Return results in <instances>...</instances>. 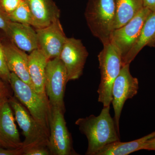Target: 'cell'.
<instances>
[{
    "label": "cell",
    "instance_id": "obj_1",
    "mask_svg": "<svg viewBox=\"0 0 155 155\" xmlns=\"http://www.w3.org/2000/svg\"><path fill=\"white\" fill-rule=\"evenodd\" d=\"M110 112V106L104 107L99 116L91 115L75 121V125L88 140L85 155H96L107 145L120 141L119 134Z\"/></svg>",
    "mask_w": 155,
    "mask_h": 155
},
{
    "label": "cell",
    "instance_id": "obj_2",
    "mask_svg": "<svg viewBox=\"0 0 155 155\" xmlns=\"http://www.w3.org/2000/svg\"><path fill=\"white\" fill-rule=\"evenodd\" d=\"M84 16L93 36L103 45L110 42L115 25V0H88Z\"/></svg>",
    "mask_w": 155,
    "mask_h": 155
},
{
    "label": "cell",
    "instance_id": "obj_3",
    "mask_svg": "<svg viewBox=\"0 0 155 155\" xmlns=\"http://www.w3.org/2000/svg\"><path fill=\"white\" fill-rule=\"evenodd\" d=\"M103 46V49L98 55L101 79L97 93L98 101L106 107L112 103L113 84L120 73L123 64L120 53L110 42Z\"/></svg>",
    "mask_w": 155,
    "mask_h": 155
},
{
    "label": "cell",
    "instance_id": "obj_4",
    "mask_svg": "<svg viewBox=\"0 0 155 155\" xmlns=\"http://www.w3.org/2000/svg\"><path fill=\"white\" fill-rule=\"evenodd\" d=\"M10 86L14 96L28 110L34 118L49 131L51 106L48 99L40 95L30 85L11 72Z\"/></svg>",
    "mask_w": 155,
    "mask_h": 155
},
{
    "label": "cell",
    "instance_id": "obj_5",
    "mask_svg": "<svg viewBox=\"0 0 155 155\" xmlns=\"http://www.w3.org/2000/svg\"><path fill=\"white\" fill-rule=\"evenodd\" d=\"M8 101L25 137L22 142V150L37 146L48 147L49 131L33 118L25 106L15 97H10Z\"/></svg>",
    "mask_w": 155,
    "mask_h": 155
},
{
    "label": "cell",
    "instance_id": "obj_6",
    "mask_svg": "<svg viewBox=\"0 0 155 155\" xmlns=\"http://www.w3.org/2000/svg\"><path fill=\"white\" fill-rule=\"evenodd\" d=\"M68 77L66 68L60 57L48 61L46 68L45 90L51 106L65 113L64 95Z\"/></svg>",
    "mask_w": 155,
    "mask_h": 155
},
{
    "label": "cell",
    "instance_id": "obj_7",
    "mask_svg": "<svg viewBox=\"0 0 155 155\" xmlns=\"http://www.w3.org/2000/svg\"><path fill=\"white\" fill-rule=\"evenodd\" d=\"M64 114L59 108L51 106L48 147L51 155H77L73 149L72 136L67 128Z\"/></svg>",
    "mask_w": 155,
    "mask_h": 155
},
{
    "label": "cell",
    "instance_id": "obj_8",
    "mask_svg": "<svg viewBox=\"0 0 155 155\" xmlns=\"http://www.w3.org/2000/svg\"><path fill=\"white\" fill-rule=\"evenodd\" d=\"M151 12L143 8L125 25L113 31L110 41L119 51L122 61L136 42L143 24Z\"/></svg>",
    "mask_w": 155,
    "mask_h": 155
},
{
    "label": "cell",
    "instance_id": "obj_9",
    "mask_svg": "<svg viewBox=\"0 0 155 155\" xmlns=\"http://www.w3.org/2000/svg\"><path fill=\"white\" fill-rule=\"evenodd\" d=\"M129 66L130 64H127L122 67L112 87L114 119L119 134V120L124 104L127 100L132 98L137 94L139 89L138 79L131 75Z\"/></svg>",
    "mask_w": 155,
    "mask_h": 155
},
{
    "label": "cell",
    "instance_id": "obj_10",
    "mask_svg": "<svg viewBox=\"0 0 155 155\" xmlns=\"http://www.w3.org/2000/svg\"><path fill=\"white\" fill-rule=\"evenodd\" d=\"M88 56L81 40L67 38L60 58L67 70L68 81L77 80L82 75Z\"/></svg>",
    "mask_w": 155,
    "mask_h": 155
},
{
    "label": "cell",
    "instance_id": "obj_11",
    "mask_svg": "<svg viewBox=\"0 0 155 155\" xmlns=\"http://www.w3.org/2000/svg\"><path fill=\"white\" fill-rule=\"evenodd\" d=\"M38 49L48 60L60 57L67 38L60 19L46 27L35 29Z\"/></svg>",
    "mask_w": 155,
    "mask_h": 155
},
{
    "label": "cell",
    "instance_id": "obj_12",
    "mask_svg": "<svg viewBox=\"0 0 155 155\" xmlns=\"http://www.w3.org/2000/svg\"><path fill=\"white\" fill-rule=\"evenodd\" d=\"M8 98H5L0 104V147L22 149L23 143L14 122Z\"/></svg>",
    "mask_w": 155,
    "mask_h": 155
},
{
    "label": "cell",
    "instance_id": "obj_13",
    "mask_svg": "<svg viewBox=\"0 0 155 155\" xmlns=\"http://www.w3.org/2000/svg\"><path fill=\"white\" fill-rule=\"evenodd\" d=\"M28 6L35 29L46 27L60 17V9L53 0H23Z\"/></svg>",
    "mask_w": 155,
    "mask_h": 155
},
{
    "label": "cell",
    "instance_id": "obj_14",
    "mask_svg": "<svg viewBox=\"0 0 155 155\" xmlns=\"http://www.w3.org/2000/svg\"><path fill=\"white\" fill-rule=\"evenodd\" d=\"M32 27L11 21L5 34L17 48L30 53L38 49L36 30Z\"/></svg>",
    "mask_w": 155,
    "mask_h": 155
},
{
    "label": "cell",
    "instance_id": "obj_15",
    "mask_svg": "<svg viewBox=\"0 0 155 155\" xmlns=\"http://www.w3.org/2000/svg\"><path fill=\"white\" fill-rule=\"evenodd\" d=\"M3 46L6 62L10 72L33 88L28 73V55L11 41L4 44Z\"/></svg>",
    "mask_w": 155,
    "mask_h": 155
},
{
    "label": "cell",
    "instance_id": "obj_16",
    "mask_svg": "<svg viewBox=\"0 0 155 155\" xmlns=\"http://www.w3.org/2000/svg\"><path fill=\"white\" fill-rule=\"evenodd\" d=\"M47 58L37 49L28 54V70L32 87L35 91L45 98H48L45 90L46 68Z\"/></svg>",
    "mask_w": 155,
    "mask_h": 155
},
{
    "label": "cell",
    "instance_id": "obj_17",
    "mask_svg": "<svg viewBox=\"0 0 155 155\" xmlns=\"http://www.w3.org/2000/svg\"><path fill=\"white\" fill-rule=\"evenodd\" d=\"M155 38V11H154L146 20L136 42L122 60L123 66L130 64L143 48L150 46Z\"/></svg>",
    "mask_w": 155,
    "mask_h": 155
},
{
    "label": "cell",
    "instance_id": "obj_18",
    "mask_svg": "<svg viewBox=\"0 0 155 155\" xmlns=\"http://www.w3.org/2000/svg\"><path fill=\"white\" fill-rule=\"evenodd\" d=\"M155 137V131L133 141L122 142L117 141L112 143L103 147L96 155H127L143 150L148 140Z\"/></svg>",
    "mask_w": 155,
    "mask_h": 155
},
{
    "label": "cell",
    "instance_id": "obj_19",
    "mask_svg": "<svg viewBox=\"0 0 155 155\" xmlns=\"http://www.w3.org/2000/svg\"><path fill=\"white\" fill-rule=\"evenodd\" d=\"M115 2L114 29L125 25L143 8L142 0H115Z\"/></svg>",
    "mask_w": 155,
    "mask_h": 155
},
{
    "label": "cell",
    "instance_id": "obj_20",
    "mask_svg": "<svg viewBox=\"0 0 155 155\" xmlns=\"http://www.w3.org/2000/svg\"><path fill=\"white\" fill-rule=\"evenodd\" d=\"M8 16L12 22L32 25V18L30 10L23 0L17 8L9 14Z\"/></svg>",
    "mask_w": 155,
    "mask_h": 155
},
{
    "label": "cell",
    "instance_id": "obj_21",
    "mask_svg": "<svg viewBox=\"0 0 155 155\" xmlns=\"http://www.w3.org/2000/svg\"><path fill=\"white\" fill-rule=\"evenodd\" d=\"M11 75L6 62L3 44L0 41V78L10 85Z\"/></svg>",
    "mask_w": 155,
    "mask_h": 155
},
{
    "label": "cell",
    "instance_id": "obj_22",
    "mask_svg": "<svg viewBox=\"0 0 155 155\" xmlns=\"http://www.w3.org/2000/svg\"><path fill=\"white\" fill-rule=\"evenodd\" d=\"M22 0H0V5L8 15L15 10Z\"/></svg>",
    "mask_w": 155,
    "mask_h": 155
},
{
    "label": "cell",
    "instance_id": "obj_23",
    "mask_svg": "<svg viewBox=\"0 0 155 155\" xmlns=\"http://www.w3.org/2000/svg\"><path fill=\"white\" fill-rule=\"evenodd\" d=\"M51 153L47 146L32 147L23 150L22 155H50Z\"/></svg>",
    "mask_w": 155,
    "mask_h": 155
},
{
    "label": "cell",
    "instance_id": "obj_24",
    "mask_svg": "<svg viewBox=\"0 0 155 155\" xmlns=\"http://www.w3.org/2000/svg\"><path fill=\"white\" fill-rule=\"evenodd\" d=\"M11 21L8 14L0 5V30L3 31L5 33Z\"/></svg>",
    "mask_w": 155,
    "mask_h": 155
},
{
    "label": "cell",
    "instance_id": "obj_25",
    "mask_svg": "<svg viewBox=\"0 0 155 155\" xmlns=\"http://www.w3.org/2000/svg\"><path fill=\"white\" fill-rule=\"evenodd\" d=\"M23 150L22 149H10L0 147V155H22Z\"/></svg>",
    "mask_w": 155,
    "mask_h": 155
},
{
    "label": "cell",
    "instance_id": "obj_26",
    "mask_svg": "<svg viewBox=\"0 0 155 155\" xmlns=\"http://www.w3.org/2000/svg\"><path fill=\"white\" fill-rule=\"evenodd\" d=\"M9 85L0 78V93L8 98L11 96Z\"/></svg>",
    "mask_w": 155,
    "mask_h": 155
},
{
    "label": "cell",
    "instance_id": "obj_27",
    "mask_svg": "<svg viewBox=\"0 0 155 155\" xmlns=\"http://www.w3.org/2000/svg\"><path fill=\"white\" fill-rule=\"evenodd\" d=\"M143 8L148 9L152 12L155 11V0H142Z\"/></svg>",
    "mask_w": 155,
    "mask_h": 155
},
{
    "label": "cell",
    "instance_id": "obj_28",
    "mask_svg": "<svg viewBox=\"0 0 155 155\" xmlns=\"http://www.w3.org/2000/svg\"><path fill=\"white\" fill-rule=\"evenodd\" d=\"M143 150H155V137L147 142Z\"/></svg>",
    "mask_w": 155,
    "mask_h": 155
},
{
    "label": "cell",
    "instance_id": "obj_29",
    "mask_svg": "<svg viewBox=\"0 0 155 155\" xmlns=\"http://www.w3.org/2000/svg\"><path fill=\"white\" fill-rule=\"evenodd\" d=\"M6 97H7L5 96L4 95L0 93V104H1V103L2 102L3 100Z\"/></svg>",
    "mask_w": 155,
    "mask_h": 155
},
{
    "label": "cell",
    "instance_id": "obj_30",
    "mask_svg": "<svg viewBox=\"0 0 155 155\" xmlns=\"http://www.w3.org/2000/svg\"><path fill=\"white\" fill-rule=\"evenodd\" d=\"M155 46V39L153 41V42L152 43L150 46Z\"/></svg>",
    "mask_w": 155,
    "mask_h": 155
}]
</instances>
